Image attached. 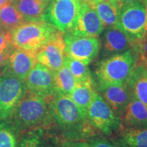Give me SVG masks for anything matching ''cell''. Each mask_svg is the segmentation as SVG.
<instances>
[{"label":"cell","instance_id":"1","mask_svg":"<svg viewBox=\"0 0 147 147\" xmlns=\"http://www.w3.org/2000/svg\"><path fill=\"white\" fill-rule=\"evenodd\" d=\"M54 123L59 127L66 140H82L91 137L93 128L87 112L80 108L67 95L57 93L51 100Z\"/></svg>","mask_w":147,"mask_h":147},{"label":"cell","instance_id":"21","mask_svg":"<svg viewBox=\"0 0 147 147\" xmlns=\"http://www.w3.org/2000/svg\"><path fill=\"white\" fill-rule=\"evenodd\" d=\"M12 3L25 21H41L47 5L40 0H13Z\"/></svg>","mask_w":147,"mask_h":147},{"label":"cell","instance_id":"15","mask_svg":"<svg viewBox=\"0 0 147 147\" xmlns=\"http://www.w3.org/2000/svg\"><path fill=\"white\" fill-rule=\"evenodd\" d=\"M36 63V53L14 47L4 67L17 78L25 81Z\"/></svg>","mask_w":147,"mask_h":147},{"label":"cell","instance_id":"29","mask_svg":"<svg viewBox=\"0 0 147 147\" xmlns=\"http://www.w3.org/2000/svg\"><path fill=\"white\" fill-rule=\"evenodd\" d=\"M87 142L90 147H117L113 143L102 138H91Z\"/></svg>","mask_w":147,"mask_h":147},{"label":"cell","instance_id":"20","mask_svg":"<svg viewBox=\"0 0 147 147\" xmlns=\"http://www.w3.org/2000/svg\"><path fill=\"white\" fill-rule=\"evenodd\" d=\"M127 84L134 97L147 108V65L138 63Z\"/></svg>","mask_w":147,"mask_h":147},{"label":"cell","instance_id":"36","mask_svg":"<svg viewBox=\"0 0 147 147\" xmlns=\"http://www.w3.org/2000/svg\"><path fill=\"white\" fill-rule=\"evenodd\" d=\"M4 30H5L4 27H3L2 23H1V20H0V32H2V31H4Z\"/></svg>","mask_w":147,"mask_h":147},{"label":"cell","instance_id":"4","mask_svg":"<svg viewBox=\"0 0 147 147\" xmlns=\"http://www.w3.org/2000/svg\"><path fill=\"white\" fill-rule=\"evenodd\" d=\"M58 31L46 21H25L10 33L14 47L36 53Z\"/></svg>","mask_w":147,"mask_h":147},{"label":"cell","instance_id":"25","mask_svg":"<svg viewBox=\"0 0 147 147\" xmlns=\"http://www.w3.org/2000/svg\"><path fill=\"white\" fill-rule=\"evenodd\" d=\"M0 20L5 30L11 32L25 22L12 2L7 3L0 8Z\"/></svg>","mask_w":147,"mask_h":147},{"label":"cell","instance_id":"19","mask_svg":"<svg viewBox=\"0 0 147 147\" xmlns=\"http://www.w3.org/2000/svg\"><path fill=\"white\" fill-rule=\"evenodd\" d=\"M113 144L117 147H147V129L121 126Z\"/></svg>","mask_w":147,"mask_h":147},{"label":"cell","instance_id":"8","mask_svg":"<svg viewBox=\"0 0 147 147\" xmlns=\"http://www.w3.org/2000/svg\"><path fill=\"white\" fill-rule=\"evenodd\" d=\"M88 118L93 127L107 136L116 133L122 126L120 117L96 92L88 109Z\"/></svg>","mask_w":147,"mask_h":147},{"label":"cell","instance_id":"23","mask_svg":"<svg viewBox=\"0 0 147 147\" xmlns=\"http://www.w3.org/2000/svg\"><path fill=\"white\" fill-rule=\"evenodd\" d=\"M53 74L57 93L68 95L78 84L70 69L65 64L63 63L58 70L53 71Z\"/></svg>","mask_w":147,"mask_h":147},{"label":"cell","instance_id":"7","mask_svg":"<svg viewBox=\"0 0 147 147\" xmlns=\"http://www.w3.org/2000/svg\"><path fill=\"white\" fill-rule=\"evenodd\" d=\"M80 0H51L46 8L43 21L65 33L73 29L78 18Z\"/></svg>","mask_w":147,"mask_h":147},{"label":"cell","instance_id":"28","mask_svg":"<svg viewBox=\"0 0 147 147\" xmlns=\"http://www.w3.org/2000/svg\"><path fill=\"white\" fill-rule=\"evenodd\" d=\"M139 57L138 63H144L147 65V37L138 46Z\"/></svg>","mask_w":147,"mask_h":147},{"label":"cell","instance_id":"32","mask_svg":"<svg viewBox=\"0 0 147 147\" xmlns=\"http://www.w3.org/2000/svg\"><path fill=\"white\" fill-rule=\"evenodd\" d=\"M123 4H127V3H131L134 2H144V0H121Z\"/></svg>","mask_w":147,"mask_h":147},{"label":"cell","instance_id":"13","mask_svg":"<svg viewBox=\"0 0 147 147\" xmlns=\"http://www.w3.org/2000/svg\"><path fill=\"white\" fill-rule=\"evenodd\" d=\"M102 34L101 48L104 58L123 53L134 47L129 38L117 26L106 27Z\"/></svg>","mask_w":147,"mask_h":147},{"label":"cell","instance_id":"16","mask_svg":"<svg viewBox=\"0 0 147 147\" xmlns=\"http://www.w3.org/2000/svg\"><path fill=\"white\" fill-rule=\"evenodd\" d=\"M121 121L127 128L147 129V108L133 97L125 108Z\"/></svg>","mask_w":147,"mask_h":147},{"label":"cell","instance_id":"34","mask_svg":"<svg viewBox=\"0 0 147 147\" xmlns=\"http://www.w3.org/2000/svg\"><path fill=\"white\" fill-rule=\"evenodd\" d=\"M144 3L145 4V7H146V38L147 37V0H144Z\"/></svg>","mask_w":147,"mask_h":147},{"label":"cell","instance_id":"10","mask_svg":"<svg viewBox=\"0 0 147 147\" xmlns=\"http://www.w3.org/2000/svg\"><path fill=\"white\" fill-rule=\"evenodd\" d=\"M65 55L63 33L59 30L36 53L37 62L53 71L63 65Z\"/></svg>","mask_w":147,"mask_h":147},{"label":"cell","instance_id":"35","mask_svg":"<svg viewBox=\"0 0 147 147\" xmlns=\"http://www.w3.org/2000/svg\"><path fill=\"white\" fill-rule=\"evenodd\" d=\"M110 1H113L114 3H115L116 4L118 5V6L120 7V8L122 6V2H121V0H110Z\"/></svg>","mask_w":147,"mask_h":147},{"label":"cell","instance_id":"2","mask_svg":"<svg viewBox=\"0 0 147 147\" xmlns=\"http://www.w3.org/2000/svg\"><path fill=\"white\" fill-rule=\"evenodd\" d=\"M51 98L27 89L9 120L21 134L38 129H48L55 125L51 108Z\"/></svg>","mask_w":147,"mask_h":147},{"label":"cell","instance_id":"5","mask_svg":"<svg viewBox=\"0 0 147 147\" xmlns=\"http://www.w3.org/2000/svg\"><path fill=\"white\" fill-rule=\"evenodd\" d=\"M117 27L139 46L146 38V7L144 2L123 4Z\"/></svg>","mask_w":147,"mask_h":147},{"label":"cell","instance_id":"31","mask_svg":"<svg viewBox=\"0 0 147 147\" xmlns=\"http://www.w3.org/2000/svg\"><path fill=\"white\" fill-rule=\"evenodd\" d=\"M14 47L10 48V49H7V50L0 51V67H4L7 63V61L10 56L11 52L14 49Z\"/></svg>","mask_w":147,"mask_h":147},{"label":"cell","instance_id":"11","mask_svg":"<svg viewBox=\"0 0 147 147\" xmlns=\"http://www.w3.org/2000/svg\"><path fill=\"white\" fill-rule=\"evenodd\" d=\"M25 82L27 89L33 93L50 97L57 93L53 71L38 62Z\"/></svg>","mask_w":147,"mask_h":147},{"label":"cell","instance_id":"3","mask_svg":"<svg viewBox=\"0 0 147 147\" xmlns=\"http://www.w3.org/2000/svg\"><path fill=\"white\" fill-rule=\"evenodd\" d=\"M138 47L104 58L97 66L95 74L99 84H125L138 64Z\"/></svg>","mask_w":147,"mask_h":147},{"label":"cell","instance_id":"12","mask_svg":"<svg viewBox=\"0 0 147 147\" xmlns=\"http://www.w3.org/2000/svg\"><path fill=\"white\" fill-rule=\"evenodd\" d=\"M104 30V25L95 10L87 3L80 1V10L76 24L73 29L68 32L82 36L98 37Z\"/></svg>","mask_w":147,"mask_h":147},{"label":"cell","instance_id":"37","mask_svg":"<svg viewBox=\"0 0 147 147\" xmlns=\"http://www.w3.org/2000/svg\"><path fill=\"white\" fill-rule=\"evenodd\" d=\"M40 1H42V2H43L44 3H45V4L47 5H48V4H49V3L50 2L51 0H40Z\"/></svg>","mask_w":147,"mask_h":147},{"label":"cell","instance_id":"18","mask_svg":"<svg viewBox=\"0 0 147 147\" xmlns=\"http://www.w3.org/2000/svg\"><path fill=\"white\" fill-rule=\"evenodd\" d=\"M16 147H59V142L47 129H38L22 134Z\"/></svg>","mask_w":147,"mask_h":147},{"label":"cell","instance_id":"9","mask_svg":"<svg viewBox=\"0 0 147 147\" xmlns=\"http://www.w3.org/2000/svg\"><path fill=\"white\" fill-rule=\"evenodd\" d=\"M65 54L89 65L98 56L102 42L98 37L82 36L71 32L63 33Z\"/></svg>","mask_w":147,"mask_h":147},{"label":"cell","instance_id":"22","mask_svg":"<svg viewBox=\"0 0 147 147\" xmlns=\"http://www.w3.org/2000/svg\"><path fill=\"white\" fill-rule=\"evenodd\" d=\"M63 63L70 69L71 74L76 79L77 84L94 86L91 73L87 65L81 61L70 57L67 55L64 59Z\"/></svg>","mask_w":147,"mask_h":147},{"label":"cell","instance_id":"26","mask_svg":"<svg viewBox=\"0 0 147 147\" xmlns=\"http://www.w3.org/2000/svg\"><path fill=\"white\" fill-rule=\"evenodd\" d=\"M21 135L9 119L0 121V147H16Z\"/></svg>","mask_w":147,"mask_h":147},{"label":"cell","instance_id":"14","mask_svg":"<svg viewBox=\"0 0 147 147\" xmlns=\"http://www.w3.org/2000/svg\"><path fill=\"white\" fill-rule=\"evenodd\" d=\"M101 96L119 117L134 97L127 84H99Z\"/></svg>","mask_w":147,"mask_h":147},{"label":"cell","instance_id":"30","mask_svg":"<svg viewBox=\"0 0 147 147\" xmlns=\"http://www.w3.org/2000/svg\"><path fill=\"white\" fill-rule=\"evenodd\" d=\"M59 147H90L87 142L82 140H65L59 143Z\"/></svg>","mask_w":147,"mask_h":147},{"label":"cell","instance_id":"24","mask_svg":"<svg viewBox=\"0 0 147 147\" xmlns=\"http://www.w3.org/2000/svg\"><path fill=\"white\" fill-rule=\"evenodd\" d=\"M96 92L94 86L77 84L68 96L79 107L84 111L88 112Z\"/></svg>","mask_w":147,"mask_h":147},{"label":"cell","instance_id":"17","mask_svg":"<svg viewBox=\"0 0 147 147\" xmlns=\"http://www.w3.org/2000/svg\"><path fill=\"white\" fill-rule=\"evenodd\" d=\"M91 6L100 18L104 29L117 26L120 7L110 0H80Z\"/></svg>","mask_w":147,"mask_h":147},{"label":"cell","instance_id":"33","mask_svg":"<svg viewBox=\"0 0 147 147\" xmlns=\"http://www.w3.org/2000/svg\"><path fill=\"white\" fill-rule=\"evenodd\" d=\"M13 0H0V8L2 7L3 5H4L7 3H11Z\"/></svg>","mask_w":147,"mask_h":147},{"label":"cell","instance_id":"27","mask_svg":"<svg viewBox=\"0 0 147 147\" xmlns=\"http://www.w3.org/2000/svg\"><path fill=\"white\" fill-rule=\"evenodd\" d=\"M14 47L10 32L4 30L0 32V51H3Z\"/></svg>","mask_w":147,"mask_h":147},{"label":"cell","instance_id":"6","mask_svg":"<svg viewBox=\"0 0 147 147\" xmlns=\"http://www.w3.org/2000/svg\"><path fill=\"white\" fill-rule=\"evenodd\" d=\"M26 91L25 82L3 67L0 73V121L10 119Z\"/></svg>","mask_w":147,"mask_h":147}]
</instances>
